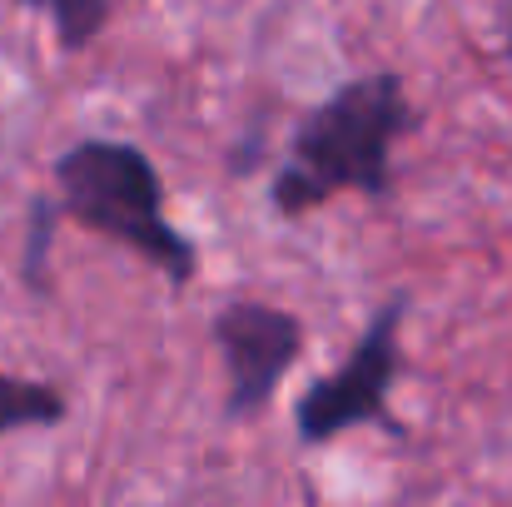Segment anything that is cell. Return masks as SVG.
<instances>
[{
    "label": "cell",
    "mask_w": 512,
    "mask_h": 507,
    "mask_svg": "<svg viewBox=\"0 0 512 507\" xmlns=\"http://www.w3.org/2000/svg\"><path fill=\"white\" fill-rule=\"evenodd\" d=\"M413 125L403 80L378 70V75H353L339 85L324 105H314L294 140L289 160L279 165L269 199L279 214H309L339 194H388L393 189V145Z\"/></svg>",
    "instance_id": "cell-1"
},
{
    "label": "cell",
    "mask_w": 512,
    "mask_h": 507,
    "mask_svg": "<svg viewBox=\"0 0 512 507\" xmlns=\"http://www.w3.org/2000/svg\"><path fill=\"white\" fill-rule=\"evenodd\" d=\"M55 189H60V209L75 224L125 244L150 269H160L174 289H189L199 269V249L165 214V179L140 145L75 140L55 160Z\"/></svg>",
    "instance_id": "cell-2"
},
{
    "label": "cell",
    "mask_w": 512,
    "mask_h": 507,
    "mask_svg": "<svg viewBox=\"0 0 512 507\" xmlns=\"http://www.w3.org/2000/svg\"><path fill=\"white\" fill-rule=\"evenodd\" d=\"M403 314H408V304L388 299L368 319V329L358 334V343L348 348L339 368L304 388V398L294 403V433L304 448H324L363 423H388V393L403 368V343H398Z\"/></svg>",
    "instance_id": "cell-3"
},
{
    "label": "cell",
    "mask_w": 512,
    "mask_h": 507,
    "mask_svg": "<svg viewBox=\"0 0 512 507\" xmlns=\"http://www.w3.org/2000/svg\"><path fill=\"white\" fill-rule=\"evenodd\" d=\"M209 334H214V348H219L224 373H229L224 413L234 423L259 418L274 403L284 373L304 353V324H299V314H289L279 304H259V299H234V304H224L214 314Z\"/></svg>",
    "instance_id": "cell-4"
},
{
    "label": "cell",
    "mask_w": 512,
    "mask_h": 507,
    "mask_svg": "<svg viewBox=\"0 0 512 507\" xmlns=\"http://www.w3.org/2000/svg\"><path fill=\"white\" fill-rule=\"evenodd\" d=\"M65 423V398L60 388L20 373H0V438L20 428H55Z\"/></svg>",
    "instance_id": "cell-5"
},
{
    "label": "cell",
    "mask_w": 512,
    "mask_h": 507,
    "mask_svg": "<svg viewBox=\"0 0 512 507\" xmlns=\"http://www.w3.org/2000/svg\"><path fill=\"white\" fill-rule=\"evenodd\" d=\"M60 194H35L30 219H25V254H20V279L30 294H45L50 284V254H55V224H60Z\"/></svg>",
    "instance_id": "cell-6"
},
{
    "label": "cell",
    "mask_w": 512,
    "mask_h": 507,
    "mask_svg": "<svg viewBox=\"0 0 512 507\" xmlns=\"http://www.w3.org/2000/svg\"><path fill=\"white\" fill-rule=\"evenodd\" d=\"M50 20H55L65 50H85V45L105 30L110 0H50Z\"/></svg>",
    "instance_id": "cell-7"
},
{
    "label": "cell",
    "mask_w": 512,
    "mask_h": 507,
    "mask_svg": "<svg viewBox=\"0 0 512 507\" xmlns=\"http://www.w3.org/2000/svg\"><path fill=\"white\" fill-rule=\"evenodd\" d=\"M15 5H25V10H50V0H15Z\"/></svg>",
    "instance_id": "cell-8"
},
{
    "label": "cell",
    "mask_w": 512,
    "mask_h": 507,
    "mask_svg": "<svg viewBox=\"0 0 512 507\" xmlns=\"http://www.w3.org/2000/svg\"><path fill=\"white\" fill-rule=\"evenodd\" d=\"M508 50H512V0H508Z\"/></svg>",
    "instance_id": "cell-9"
}]
</instances>
